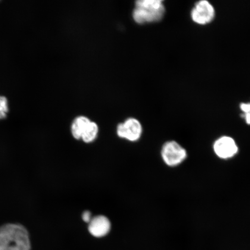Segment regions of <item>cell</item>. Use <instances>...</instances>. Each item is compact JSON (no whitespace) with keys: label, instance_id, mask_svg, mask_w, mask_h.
<instances>
[{"label":"cell","instance_id":"cell-1","mask_svg":"<svg viewBox=\"0 0 250 250\" xmlns=\"http://www.w3.org/2000/svg\"><path fill=\"white\" fill-rule=\"evenodd\" d=\"M29 233L22 226L6 224L0 228V250H30Z\"/></svg>","mask_w":250,"mask_h":250},{"label":"cell","instance_id":"cell-2","mask_svg":"<svg viewBox=\"0 0 250 250\" xmlns=\"http://www.w3.org/2000/svg\"><path fill=\"white\" fill-rule=\"evenodd\" d=\"M165 12L162 0H140L136 2L133 17L137 23L156 22L163 18Z\"/></svg>","mask_w":250,"mask_h":250},{"label":"cell","instance_id":"cell-3","mask_svg":"<svg viewBox=\"0 0 250 250\" xmlns=\"http://www.w3.org/2000/svg\"><path fill=\"white\" fill-rule=\"evenodd\" d=\"M162 157L169 167H176L182 163L187 158L186 150L175 141L165 144L162 149Z\"/></svg>","mask_w":250,"mask_h":250},{"label":"cell","instance_id":"cell-4","mask_svg":"<svg viewBox=\"0 0 250 250\" xmlns=\"http://www.w3.org/2000/svg\"><path fill=\"white\" fill-rule=\"evenodd\" d=\"M215 15V9L211 3L206 0L197 2L190 12V17L195 23L205 25L211 22Z\"/></svg>","mask_w":250,"mask_h":250},{"label":"cell","instance_id":"cell-5","mask_svg":"<svg viewBox=\"0 0 250 250\" xmlns=\"http://www.w3.org/2000/svg\"><path fill=\"white\" fill-rule=\"evenodd\" d=\"M142 126L140 122L134 118L128 119L124 123L118 125V136L130 142L138 140L142 134Z\"/></svg>","mask_w":250,"mask_h":250},{"label":"cell","instance_id":"cell-6","mask_svg":"<svg viewBox=\"0 0 250 250\" xmlns=\"http://www.w3.org/2000/svg\"><path fill=\"white\" fill-rule=\"evenodd\" d=\"M215 154L221 159L233 157L238 152L235 141L229 136H223L215 141L213 146Z\"/></svg>","mask_w":250,"mask_h":250},{"label":"cell","instance_id":"cell-7","mask_svg":"<svg viewBox=\"0 0 250 250\" xmlns=\"http://www.w3.org/2000/svg\"><path fill=\"white\" fill-rule=\"evenodd\" d=\"M88 229L90 233L93 236L104 237L110 231V221L104 215H98L92 218L90 221Z\"/></svg>","mask_w":250,"mask_h":250},{"label":"cell","instance_id":"cell-8","mask_svg":"<svg viewBox=\"0 0 250 250\" xmlns=\"http://www.w3.org/2000/svg\"><path fill=\"white\" fill-rule=\"evenodd\" d=\"M89 118L80 116L75 119L71 126V133L75 139L80 140L82 138L84 132L90 123Z\"/></svg>","mask_w":250,"mask_h":250},{"label":"cell","instance_id":"cell-9","mask_svg":"<svg viewBox=\"0 0 250 250\" xmlns=\"http://www.w3.org/2000/svg\"><path fill=\"white\" fill-rule=\"evenodd\" d=\"M99 127L98 125L93 122H90L82 136V139L86 143L93 142L98 136Z\"/></svg>","mask_w":250,"mask_h":250},{"label":"cell","instance_id":"cell-10","mask_svg":"<svg viewBox=\"0 0 250 250\" xmlns=\"http://www.w3.org/2000/svg\"><path fill=\"white\" fill-rule=\"evenodd\" d=\"M9 112L8 102L5 96H0V120L7 116Z\"/></svg>","mask_w":250,"mask_h":250},{"label":"cell","instance_id":"cell-11","mask_svg":"<svg viewBox=\"0 0 250 250\" xmlns=\"http://www.w3.org/2000/svg\"><path fill=\"white\" fill-rule=\"evenodd\" d=\"M82 218L83 220L85 221V223H89L90 221H91L92 219L91 212L89 211L83 212Z\"/></svg>","mask_w":250,"mask_h":250},{"label":"cell","instance_id":"cell-12","mask_svg":"<svg viewBox=\"0 0 250 250\" xmlns=\"http://www.w3.org/2000/svg\"><path fill=\"white\" fill-rule=\"evenodd\" d=\"M243 117L245 119L246 123L248 125H250V111L247 112V113L243 114Z\"/></svg>","mask_w":250,"mask_h":250}]
</instances>
